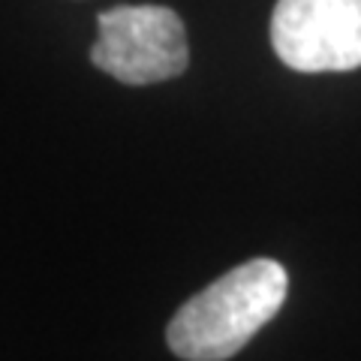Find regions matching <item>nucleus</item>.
Instances as JSON below:
<instances>
[{"instance_id":"f257e3e1","label":"nucleus","mask_w":361,"mask_h":361,"mask_svg":"<svg viewBox=\"0 0 361 361\" xmlns=\"http://www.w3.org/2000/svg\"><path fill=\"white\" fill-rule=\"evenodd\" d=\"M289 277L274 259H250L226 271L180 307L166 329L169 349L184 361H226L277 316Z\"/></svg>"},{"instance_id":"f03ea898","label":"nucleus","mask_w":361,"mask_h":361,"mask_svg":"<svg viewBox=\"0 0 361 361\" xmlns=\"http://www.w3.org/2000/svg\"><path fill=\"white\" fill-rule=\"evenodd\" d=\"M99 37L90 49L97 70L121 85H157L178 78L190 63L184 21L169 6H115L97 16Z\"/></svg>"},{"instance_id":"7ed1b4c3","label":"nucleus","mask_w":361,"mask_h":361,"mask_svg":"<svg viewBox=\"0 0 361 361\" xmlns=\"http://www.w3.org/2000/svg\"><path fill=\"white\" fill-rule=\"evenodd\" d=\"M271 45L295 73L358 70L361 0H277Z\"/></svg>"}]
</instances>
